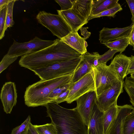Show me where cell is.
I'll return each mask as SVG.
<instances>
[{"label": "cell", "instance_id": "6da1fadb", "mask_svg": "<svg viewBox=\"0 0 134 134\" xmlns=\"http://www.w3.org/2000/svg\"><path fill=\"white\" fill-rule=\"evenodd\" d=\"M82 55L60 40L40 51L21 56L19 63L20 66L32 71L54 62L71 59Z\"/></svg>", "mask_w": 134, "mask_h": 134}, {"label": "cell", "instance_id": "7a4b0ae2", "mask_svg": "<svg viewBox=\"0 0 134 134\" xmlns=\"http://www.w3.org/2000/svg\"><path fill=\"white\" fill-rule=\"evenodd\" d=\"M45 106L47 116L55 125L58 134H88V127L76 107L65 108L55 102Z\"/></svg>", "mask_w": 134, "mask_h": 134}, {"label": "cell", "instance_id": "3957f363", "mask_svg": "<svg viewBox=\"0 0 134 134\" xmlns=\"http://www.w3.org/2000/svg\"><path fill=\"white\" fill-rule=\"evenodd\" d=\"M73 74L48 80H42L27 87L24 99L26 105L29 107L45 106L50 103L49 96L55 88L70 83Z\"/></svg>", "mask_w": 134, "mask_h": 134}, {"label": "cell", "instance_id": "277c9868", "mask_svg": "<svg viewBox=\"0 0 134 134\" xmlns=\"http://www.w3.org/2000/svg\"><path fill=\"white\" fill-rule=\"evenodd\" d=\"M82 59V55L71 59L54 62L32 71L43 80L71 75L73 74Z\"/></svg>", "mask_w": 134, "mask_h": 134}, {"label": "cell", "instance_id": "5b68a950", "mask_svg": "<svg viewBox=\"0 0 134 134\" xmlns=\"http://www.w3.org/2000/svg\"><path fill=\"white\" fill-rule=\"evenodd\" d=\"M36 18L39 23L47 28L53 35L60 39L72 32L70 27L59 14L41 11L37 15Z\"/></svg>", "mask_w": 134, "mask_h": 134}, {"label": "cell", "instance_id": "8992f818", "mask_svg": "<svg viewBox=\"0 0 134 134\" xmlns=\"http://www.w3.org/2000/svg\"><path fill=\"white\" fill-rule=\"evenodd\" d=\"M92 72L97 97L120 81L114 71L106 63H99L93 67Z\"/></svg>", "mask_w": 134, "mask_h": 134}, {"label": "cell", "instance_id": "52a82bcc", "mask_svg": "<svg viewBox=\"0 0 134 134\" xmlns=\"http://www.w3.org/2000/svg\"><path fill=\"white\" fill-rule=\"evenodd\" d=\"M60 40H45L36 36L31 40L25 42H18L14 40L7 54L12 57H21L43 49L55 43Z\"/></svg>", "mask_w": 134, "mask_h": 134}, {"label": "cell", "instance_id": "ba28073f", "mask_svg": "<svg viewBox=\"0 0 134 134\" xmlns=\"http://www.w3.org/2000/svg\"><path fill=\"white\" fill-rule=\"evenodd\" d=\"M69 92L65 101L71 103L80 97L90 91H95L94 78L92 72L88 73L76 82H70Z\"/></svg>", "mask_w": 134, "mask_h": 134}, {"label": "cell", "instance_id": "9c48e42d", "mask_svg": "<svg viewBox=\"0 0 134 134\" xmlns=\"http://www.w3.org/2000/svg\"><path fill=\"white\" fill-rule=\"evenodd\" d=\"M124 82L119 81L97 97L96 103L101 111L104 112L117 103L118 97L123 92Z\"/></svg>", "mask_w": 134, "mask_h": 134}, {"label": "cell", "instance_id": "30bf717a", "mask_svg": "<svg viewBox=\"0 0 134 134\" xmlns=\"http://www.w3.org/2000/svg\"><path fill=\"white\" fill-rule=\"evenodd\" d=\"M99 54L97 52L90 53L87 52L82 54V59L73 74L71 82H75L87 74L91 72L93 67L98 64V58Z\"/></svg>", "mask_w": 134, "mask_h": 134}, {"label": "cell", "instance_id": "8fae6325", "mask_svg": "<svg viewBox=\"0 0 134 134\" xmlns=\"http://www.w3.org/2000/svg\"><path fill=\"white\" fill-rule=\"evenodd\" d=\"M97 98L96 92L93 91L86 93L76 100L77 103L76 108L88 127L92 108Z\"/></svg>", "mask_w": 134, "mask_h": 134}, {"label": "cell", "instance_id": "7c38bea8", "mask_svg": "<svg viewBox=\"0 0 134 134\" xmlns=\"http://www.w3.org/2000/svg\"><path fill=\"white\" fill-rule=\"evenodd\" d=\"M17 94L15 83L12 82H5L1 91L0 99L4 111L10 114L17 103Z\"/></svg>", "mask_w": 134, "mask_h": 134}, {"label": "cell", "instance_id": "4fadbf2b", "mask_svg": "<svg viewBox=\"0 0 134 134\" xmlns=\"http://www.w3.org/2000/svg\"><path fill=\"white\" fill-rule=\"evenodd\" d=\"M130 26L122 28L110 29L104 27L99 31V40L102 43L115 40L125 37H129L133 26Z\"/></svg>", "mask_w": 134, "mask_h": 134}, {"label": "cell", "instance_id": "5bb4252c", "mask_svg": "<svg viewBox=\"0 0 134 134\" xmlns=\"http://www.w3.org/2000/svg\"><path fill=\"white\" fill-rule=\"evenodd\" d=\"M134 108L132 105H118L117 115L106 134H122L125 119Z\"/></svg>", "mask_w": 134, "mask_h": 134}, {"label": "cell", "instance_id": "9a60e30c", "mask_svg": "<svg viewBox=\"0 0 134 134\" xmlns=\"http://www.w3.org/2000/svg\"><path fill=\"white\" fill-rule=\"evenodd\" d=\"M96 101L92 108L88 127V134H104L103 124L104 112L99 109Z\"/></svg>", "mask_w": 134, "mask_h": 134}, {"label": "cell", "instance_id": "2e32d148", "mask_svg": "<svg viewBox=\"0 0 134 134\" xmlns=\"http://www.w3.org/2000/svg\"><path fill=\"white\" fill-rule=\"evenodd\" d=\"M130 62V57L121 53L116 55L109 65L120 81L124 82Z\"/></svg>", "mask_w": 134, "mask_h": 134}, {"label": "cell", "instance_id": "e0dca14e", "mask_svg": "<svg viewBox=\"0 0 134 134\" xmlns=\"http://www.w3.org/2000/svg\"><path fill=\"white\" fill-rule=\"evenodd\" d=\"M60 40L82 55L87 52V43L77 32H71Z\"/></svg>", "mask_w": 134, "mask_h": 134}, {"label": "cell", "instance_id": "ac0fdd59", "mask_svg": "<svg viewBox=\"0 0 134 134\" xmlns=\"http://www.w3.org/2000/svg\"><path fill=\"white\" fill-rule=\"evenodd\" d=\"M73 11L82 20L88 22L92 10L93 0H71Z\"/></svg>", "mask_w": 134, "mask_h": 134}, {"label": "cell", "instance_id": "d6986e66", "mask_svg": "<svg viewBox=\"0 0 134 134\" xmlns=\"http://www.w3.org/2000/svg\"><path fill=\"white\" fill-rule=\"evenodd\" d=\"M57 11L70 27L72 32H77L83 26L88 23L82 20L71 9L65 11L57 10Z\"/></svg>", "mask_w": 134, "mask_h": 134}, {"label": "cell", "instance_id": "ffe728a7", "mask_svg": "<svg viewBox=\"0 0 134 134\" xmlns=\"http://www.w3.org/2000/svg\"><path fill=\"white\" fill-rule=\"evenodd\" d=\"M118 105L115 103L104 112L103 124L104 134H106L118 113Z\"/></svg>", "mask_w": 134, "mask_h": 134}, {"label": "cell", "instance_id": "44dd1931", "mask_svg": "<svg viewBox=\"0 0 134 134\" xmlns=\"http://www.w3.org/2000/svg\"><path fill=\"white\" fill-rule=\"evenodd\" d=\"M129 37L120 38L116 40L102 43L107 47L114 50H116L121 53L129 44Z\"/></svg>", "mask_w": 134, "mask_h": 134}, {"label": "cell", "instance_id": "7402d4cb", "mask_svg": "<svg viewBox=\"0 0 134 134\" xmlns=\"http://www.w3.org/2000/svg\"><path fill=\"white\" fill-rule=\"evenodd\" d=\"M122 134H134V108L125 119Z\"/></svg>", "mask_w": 134, "mask_h": 134}, {"label": "cell", "instance_id": "603a6c76", "mask_svg": "<svg viewBox=\"0 0 134 134\" xmlns=\"http://www.w3.org/2000/svg\"><path fill=\"white\" fill-rule=\"evenodd\" d=\"M119 0H104V1L97 8L92 10L91 15H95L114 7Z\"/></svg>", "mask_w": 134, "mask_h": 134}, {"label": "cell", "instance_id": "cb8c5ba5", "mask_svg": "<svg viewBox=\"0 0 134 134\" xmlns=\"http://www.w3.org/2000/svg\"><path fill=\"white\" fill-rule=\"evenodd\" d=\"M38 134H58L55 125L51 122L42 125H34Z\"/></svg>", "mask_w": 134, "mask_h": 134}, {"label": "cell", "instance_id": "d4e9b609", "mask_svg": "<svg viewBox=\"0 0 134 134\" xmlns=\"http://www.w3.org/2000/svg\"><path fill=\"white\" fill-rule=\"evenodd\" d=\"M122 8L120 4L118 3L114 7L100 13L95 15H91L89 17L88 21L94 18L107 16L114 17L115 14L119 11L122 10Z\"/></svg>", "mask_w": 134, "mask_h": 134}, {"label": "cell", "instance_id": "484cf974", "mask_svg": "<svg viewBox=\"0 0 134 134\" xmlns=\"http://www.w3.org/2000/svg\"><path fill=\"white\" fill-rule=\"evenodd\" d=\"M31 122L30 116L29 115L20 125L12 130L10 134H27Z\"/></svg>", "mask_w": 134, "mask_h": 134}, {"label": "cell", "instance_id": "4316f807", "mask_svg": "<svg viewBox=\"0 0 134 134\" xmlns=\"http://www.w3.org/2000/svg\"><path fill=\"white\" fill-rule=\"evenodd\" d=\"M16 1L13 0L7 6L5 28V31L8 28L13 26L15 23L13 18V10L14 3Z\"/></svg>", "mask_w": 134, "mask_h": 134}, {"label": "cell", "instance_id": "83f0119b", "mask_svg": "<svg viewBox=\"0 0 134 134\" xmlns=\"http://www.w3.org/2000/svg\"><path fill=\"white\" fill-rule=\"evenodd\" d=\"M70 82L61 86L53 90L50 94L48 97L50 102H53L54 100L61 94L69 88Z\"/></svg>", "mask_w": 134, "mask_h": 134}, {"label": "cell", "instance_id": "f1b7e54d", "mask_svg": "<svg viewBox=\"0 0 134 134\" xmlns=\"http://www.w3.org/2000/svg\"><path fill=\"white\" fill-rule=\"evenodd\" d=\"M18 57L10 56L7 54L4 55L0 63V73L15 61Z\"/></svg>", "mask_w": 134, "mask_h": 134}, {"label": "cell", "instance_id": "f546056e", "mask_svg": "<svg viewBox=\"0 0 134 134\" xmlns=\"http://www.w3.org/2000/svg\"><path fill=\"white\" fill-rule=\"evenodd\" d=\"M7 6L3 8L0 10V39L4 36L6 15Z\"/></svg>", "mask_w": 134, "mask_h": 134}, {"label": "cell", "instance_id": "4dcf8cb0", "mask_svg": "<svg viewBox=\"0 0 134 134\" xmlns=\"http://www.w3.org/2000/svg\"><path fill=\"white\" fill-rule=\"evenodd\" d=\"M118 51L111 49H109L104 54L99 55L98 58L97 62L99 63H106L110 59H112L114 54Z\"/></svg>", "mask_w": 134, "mask_h": 134}, {"label": "cell", "instance_id": "1f68e13d", "mask_svg": "<svg viewBox=\"0 0 134 134\" xmlns=\"http://www.w3.org/2000/svg\"><path fill=\"white\" fill-rule=\"evenodd\" d=\"M55 1L60 6L62 10H68L72 8L73 4L71 0H55Z\"/></svg>", "mask_w": 134, "mask_h": 134}, {"label": "cell", "instance_id": "d6a6232c", "mask_svg": "<svg viewBox=\"0 0 134 134\" xmlns=\"http://www.w3.org/2000/svg\"><path fill=\"white\" fill-rule=\"evenodd\" d=\"M69 92V89L61 94L53 101L58 104L65 101Z\"/></svg>", "mask_w": 134, "mask_h": 134}, {"label": "cell", "instance_id": "836d02e7", "mask_svg": "<svg viewBox=\"0 0 134 134\" xmlns=\"http://www.w3.org/2000/svg\"><path fill=\"white\" fill-rule=\"evenodd\" d=\"M126 92L129 97L130 102L134 107V82L128 88Z\"/></svg>", "mask_w": 134, "mask_h": 134}, {"label": "cell", "instance_id": "e575fe53", "mask_svg": "<svg viewBox=\"0 0 134 134\" xmlns=\"http://www.w3.org/2000/svg\"><path fill=\"white\" fill-rule=\"evenodd\" d=\"M130 57V62L127 73V75L134 73V56L131 55Z\"/></svg>", "mask_w": 134, "mask_h": 134}, {"label": "cell", "instance_id": "d590c367", "mask_svg": "<svg viewBox=\"0 0 134 134\" xmlns=\"http://www.w3.org/2000/svg\"><path fill=\"white\" fill-rule=\"evenodd\" d=\"M131 10L132 14L131 20L132 23H134V0H126Z\"/></svg>", "mask_w": 134, "mask_h": 134}, {"label": "cell", "instance_id": "8d00e7d4", "mask_svg": "<svg viewBox=\"0 0 134 134\" xmlns=\"http://www.w3.org/2000/svg\"><path fill=\"white\" fill-rule=\"evenodd\" d=\"M88 28V27H82L80 29L81 34L84 36V38L85 40L88 38L91 34V32L88 31L87 30V29Z\"/></svg>", "mask_w": 134, "mask_h": 134}, {"label": "cell", "instance_id": "74e56055", "mask_svg": "<svg viewBox=\"0 0 134 134\" xmlns=\"http://www.w3.org/2000/svg\"><path fill=\"white\" fill-rule=\"evenodd\" d=\"M129 38V44L133 47L132 50H134V23Z\"/></svg>", "mask_w": 134, "mask_h": 134}, {"label": "cell", "instance_id": "f35d334b", "mask_svg": "<svg viewBox=\"0 0 134 134\" xmlns=\"http://www.w3.org/2000/svg\"><path fill=\"white\" fill-rule=\"evenodd\" d=\"M104 1V0H93L92 10L98 7Z\"/></svg>", "mask_w": 134, "mask_h": 134}, {"label": "cell", "instance_id": "ab89813d", "mask_svg": "<svg viewBox=\"0 0 134 134\" xmlns=\"http://www.w3.org/2000/svg\"><path fill=\"white\" fill-rule=\"evenodd\" d=\"M13 0H0V10L3 8L7 6L8 4Z\"/></svg>", "mask_w": 134, "mask_h": 134}, {"label": "cell", "instance_id": "60d3db41", "mask_svg": "<svg viewBox=\"0 0 134 134\" xmlns=\"http://www.w3.org/2000/svg\"><path fill=\"white\" fill-rule=\"evenodd\" d=\"M27 134H38L34 125L31 122Z\"/></svg>", "mask_w": 134, "mask_h": 134}, {"label": "cell", "instance_id": "b9f144b4", "mask_svg": "<svg viewBox=\"0 0 134 134\" xmlns=\"http://www.w3.org/2000/svg\"><path fill=\"white\" fill-rule=\"evenodd\" d=\"M130 74L131 75L130 76L131 77L134 79V73L131 74Z\"/></svg>", "mask_w": 134, "mask_h": 134}]
</instances>
